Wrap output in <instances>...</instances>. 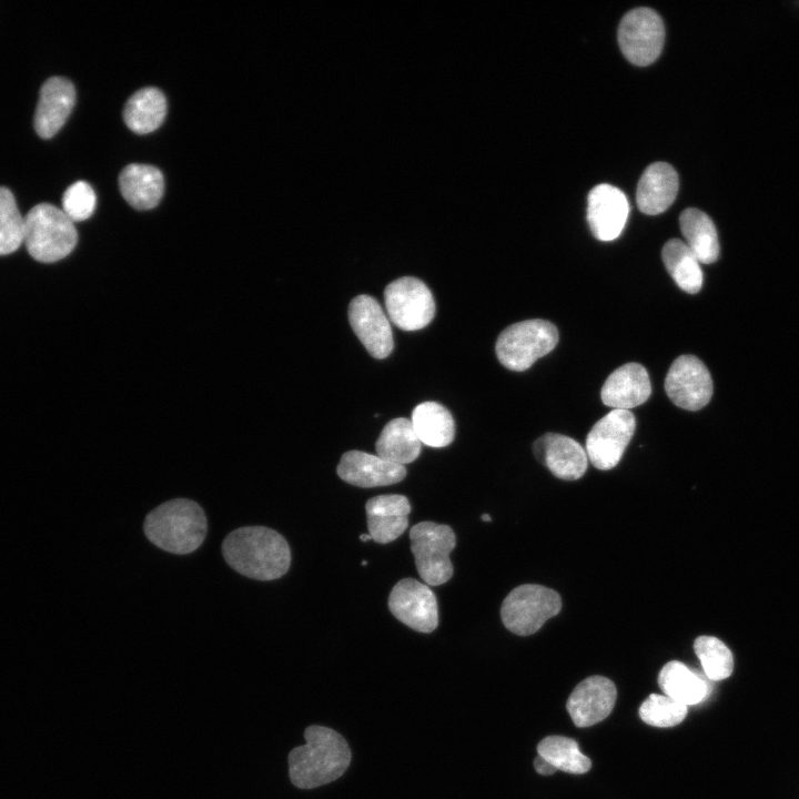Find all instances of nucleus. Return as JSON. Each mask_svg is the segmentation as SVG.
I'll return each instance as SVG.
<instances>
[{
	"mask_svg": "<svg viewBox=\"0 0 799 799\" xmlns=\"http://www.w3.org/2000/svg\"><path fill=\"white\" fill-rule=\"evenodd\" d=\"M704 672L714 681L728 678L734 669V658L729 648L718 638L699 636L694 643Z\"/></svg>",
	"mask_w": 799,
	"mask_h": 799,
	"instance_id": "obj_30",
	"label": "nucleus"
},
{
	"mask_svg": "<svg viewBox=\"0 0 799 799\" xmlns=\"http://www.w3.org/2000/svg\"><path fill=\"white\" fill-rule=\"evenodd\" d=\"M411 422L422 444L441 448L454 441V418L439 403L429 401L418 404L413 409Z\"/></svg>",
	"mask_w": 799,
	"mask_h": 799,
	"instance_id": "obj_25",
	"label": "nucleus"
},
{
	"mask_svg": "<svg viewBox=\"0 0 799 799\" xmlns=\"http://www.w3.org/2000/svg\"><path fill=\"white\" fill-rule=\"evenodd\" d=\"M119 184L123 198L138 210L154 208L164 190L161 171L148 164L127 165L120 173Z\"/></svg>",
	"mask_w": 799,
	"mask_h": 799,
	"instance_id": "obj_22",
	"label": "nucleus"
},
{
	"mask_svg": "<svg viewBox=\"0 0 799 799\" xmlns=\"http://www.w3.org/2000/svg\"><path fill=\"white\" fill-rule=\"evenodd\" d=\"M679 225L685 243L699 263L711 264L718 260L717 230L705 212L695 208L684 210L679 216Z\"/></svg>",
	"mask_w": 799,
	"mask_h": 799,
	"instance_id": "obj_24",
	"label": "nucleus"
},
{
	"mask_svg": "<svg viewBox=\"0 0 799 799\" xmlns=\"http://www.w3.org/2000/svg\"><path fill=\"white\" fill-rule=\"evenodd\" d=\"M388 608L400 621L419 633H432L438 626L437 601L433 590L414 578L401 579L393 587Z\"/></svg>",
	"mask_w": 799,
	"mask_h": 799,
	"instance_id": "obj_12",
	"label": "nucleus"
},
{
	"mask_svg": "<svg viewBox=\"0 0 799 799\" xmlns=\"http://www.w3.org/2000/svg\"><path fill=\"white\" fill-rule=\"evenodd\" d=\"M360 539H361L362 542H367V540L372 539V537H371L370 534H361V535H360Z\"/></svg>",
	"mask_w": 799,
	"mask_h": 799,
	"instance_id": "obj_35",
	"label": "nucleus"
},
{
	"mask_svg": "<svg viewBox=\"0 0 799 799\" xmlns=\"http://www.w3.org/2000/svg\"><path fill=\"white\" fill-rule=\"evenodd\" d=\"M24 218L13 194L0 186V255L14 252L23 242Z\"/></svg>",
	"mask_w": 799,
	"mask_h": 799,
	"instance_id": "obj_31",
	"label": "nucleus"
},
{
	"mask_svg": "<svg viewBox=\"0 0 799 799\" xmlns=\"http://www.w3.org/2000/svg\"><path fill=\"white\" fill-rule=\"evenodd\" d=\"M678 174L666 162H655L643 172L636 192L638 209L648 215L666 211L678 192Z\"/></svg>",
	"mask_w": 799,
	"mask_h": 799,
	"instance_id": "obj_21",
	"label": "nucleus"
},
{
	"mask_svg": "<svg viewBox=\"0 0 799 799\" xmlns=\"http://www.w3.org/2000/svg\"><path fill=\"white\" fill-rule=\"evenodd\" d=\"M663 262L675 283L685 292L696 294L702 286L704 275L698 260L679 239L667 241L661 251Z\"/></svg>",
	"mask_w": 799,
	"mask_h": 799,
	"instance_id": "obj_28",
	"label": "nucleus"
},
{
	"mask_svg": "<svg viewBox=\"0 0 799 799\" xmlns=\"http://www.w3.org/2000/svg\"><path fill=\"white\" fill-rule=\"evenodd\" d=\"M481 519L484 520V522H490V520H492V518H490V516H489L488 514H483V515L481 516Z\"/></svg>",
	"mask_w": 799,
	"mask_h": 799,
	"instance_id": "obj_36",
	"label": "nucleus"
},
{
	"mask_svg": "<svg viewBox=\"0 0 799 799\" xmlns=\"http://www.w3.org/2000/svg\"><path fill=\"white\" fill-rule=\"evenodd\" d=\"M636 428L634 414L627 409H611L601 417L586 437V454L600 471L615 467L623 457Z\"/></svg>",
	"mask_w": 799,
	"mask_h": 799,
	"instance_id": "obj_10",
	"label": "nucleus"
},
{
	"mask_svg": "<svg viewBox=\"0 0 799 799\" xmlns=\"http://www.w3.org/2000/svg\"><path fill=\"white\" fill-rule=\"evenodd\" d=\"M616 698L615 684L596 675L577 684L567 699L566 708L576 727H589L610 715Z\"/></svg>",
	"mask_w": 799,
	"mask_h": 799,
	"instance_id": "obj_14",
	"label": "nucleus"
},
{
	"mask_svg": "<svg viewBox=\"0 0 799 799\" xmlns=\"http://www.w3.org/2000/svg\"><path fill=\"white\" fill-rule=\"evenodd\" d=\"M537 752L557 770L568 773H585L591 767L590 759L579 751L577 741L569 737H545L537 745Z\"/></svg>",
	"mask_w": 799,
	"mask_h": 799,
	"instance_id": "obj_29",
	"label": "nucleus"
},
{
	"mask_svg": "<svg viewBox=\"0 0 799 799\" xmlns=\"http://www.w3.org/2000/svg\"><path fill=\"white\" fill-rule=\"evenodd\" d=\"M75 101L72 82L62 77H52L41 87L34 113V130L42 139L53 136L65 123Z\"/></svg>",
	"mask_w": 799,
	"mask_h": 799,
	"instance_id": "obj_18",
	"label": "nucleus"
},
{
	"mask_svg": "<svg viewBox=\"0 0 799 799\" xmlns=\"http://www.w3.org/2000/svg\"><path fill=\"white\" fill-rule=\"evenodd\" d=\"M143 530L156 547L172 554L185 555L202 545L208 522L198 503L188 498H174L146 515Z\"/></svg>",
	"mask_w": 799,
	"mask_h": 799,
	"instance_id": "obj_3",
	"label": "nucleus"
},
{
	"mask_svg": "<svg viewBox=\"0 0 799 799\" xmlns=\"http://www.w3.org/2000/svg\"><path fill=\"white\" fill-rule=\"evenodd\" d=\"M366 564H367V562H366V560H363V562H362V565H363V566H364V565H366Z\"/></svg>",
	"mask_w": 799,
	"mask_h": 799,
	"instance_id": "obj_37",
	"label": "nucleus"
},
{
	"mask_svg": "<svg viewBox=\"0 0 799 799\" xmlns=\"http://www.w3.org/2000/svg\"><path fill=\"white\" fill-rule=\"evenodd\" d=\"M658 685L666 696L686 706L701 702L710 690L698 672L678 660H671L661 668Z\"/></svg>",
	"mask_w": 799,
	"mask_h": 799,
	"instance_id": "obj_26",
	"label": "nucleus"
},
{
	"mask_svg": "<svg viewBox=\"0 0 799 799\" xmlns=\"http://www.w3.org/2000/svg\"><path fill=\"white\" fill-rule=\"evenodd\" d=\"M557 327L545 320H526L507 326L497 337L496 355L503 366L523 372L554 350Z\"/></svg>",
	"mask_w": 799,
	"mask_h": 799,
	"instance_id": "obj_5",
	"label": "nucleus"
},
{
	"mask_svg": "<svg viewBox=\"0 0 799 799\" xmlns=\"http://www.w3.org/2000/svg\"><path fill=\"white\" fill-rule=\"evenodd\" d=\"M78 240L73 222L59 208L40 203L24 216L23 242L30 255L42 263L65 257Z\"/></svg>",
	"mask_w": 799,
	"mask_h": 799,
	"instance_id": "obj_4",
	"label": "nucleus"
},
{
	"mask_svg": "<svg viewBox=\"0 0 799 799\" xmlns=\"http://www.w3.org/2000/svg\"><path fill=\"white\" fill-rule=\"evenodd\" d=\"M533 452L538 462L560 479H578L587 469L588 457L585 448L563 434H544L535 441Z\"/></svg>",
	"mask_w": 799,
	"mask_h": 799,
	"instance_id": "obj_17",
	"label": "nucleus"
},
{
	"mask_svg": "<svg viewBox=\"0 0 799 799\" xmlns=\"http://www.w3.org/2000/svg\"><path fill=\"white\" fill-rule=\"evenodd\" d=\"M665 40L664 22L650 8L628 11L618 28V43L625 58L635 65L653 63L660 54Z\"/></svg>",
	"mask_w": 799,
	"mask_h": 799,
	"instance_id": "obj_9",
	"label": "nucleus"
},
{
	"mask_svg": "<svg viewBox=\"0 0 799 799\" xmlns=\"http://www.w3.org/2000/svg\"><path fill=\"white\" fill-rule=\"evenodd\" d=\"M411 549L418 575L429 586L445 584L453 576L449 554L456 537L448 525L421 522L409 530Z\"/></svg>",
	"mask_w": 799,
	"mask_h": 799,
	"instance_id": "obj_6",
	"label": "nucleus"
},
{
	"mask_svg": "<svg viewBox=\"0 0 799 799\" xmlns=\"http://www.w3.org/2000/svg\"><path fill=\"white\" fill-rule=\"evenodd\" d=\"M336 473L351 485L371 488L402 482L406 476V468L376 454L348 451L342 455Z\"/></svg>",
	"mask_w": 799,
	"mask_h": 799,
	"instance_id": "obj_16",
	"label": "nucleus"
},
{
	"mask_svg": "<svg viewBox=\"0 0 799 799\" xmlns=\"http://www.w3.org/2000/svg\"><path fill=\"white\" fill-rule=\"evenodd\" d=\"M670 401L680 408L698 411L706 406L714 391L706 365L694 355H680L670 365L665 378Z\"/></svg>",
	"mask_w": 799,
	"mask_h": 799,
	"instance_id": "obj_11",
	"label": "nucleus"
},
{
	"mask_svg": "<svg viewBox=\"0 0 799 799\" xmlns=\"http://www.w3.org/2000/svg\"><path fill=\"white\" fill-rule=\"evenodd\" d=\"M166 114V100L156 88H143L136 91L125 103L123 120L128 128L145 134L158 129Z\"/></svg>",
	"mask_w": 799,
	"mask_h": 799,
	"instance_id": "obj_27",
	"label": "nucleus"
},
{
	"mask_svg": "<svg viewBox=\"0 0 799 799\" xmlns=\"http://www.w3.org/2000/svg\"><path fill=\"white\" fill-rule=\"evenodd\" d=\"M638 714L649 726L668 728L684 721L687 706L666 695L651 694L643 701Z\"/></svg>",
	"mask_w": 799,
	"mask_h": 799,
	"instance_id": "obj_32",
	"label": "nucleus"
},
{
	"mask_svg": "<svg viewBox=\"0 0 799 799\" xmlns=\"http://www.w3.org/2000/svg\"><path fill=\"white\" fill-rule=\"evenodd\" d=\"M384 301L391 321L403 331L427 326L435 315V301L428 286L419 279L403 276L384 290Z\"/></svg>",
	"mask_w": 799,
	"mask_h": 799,
	"instance_id": "obj_8",
	"label": "nucleus"
},
{
	"mask_svg": "<svg viewBox=\"0 0 799 799\" xmlns=\"http://www.w3.org/2000/svg\"><path fill=\"white\" fill-rule=\"evenodd\" d=\"M222 555L235 572L256 580L277 579L291 565L287 542L265 526H245L231 532L222 543Z\"/></svg>",
	"mask_w": 799,
	"mask_h": 799,
	"instance_id": "obj_1",
	"label": "nucleus"
},
{
	"mask_svg": "<svg viewBox=\"0 0 799 799\" xmlns=\"http://www.w3.org/2000/svg\"><path fill=\"white\" fill-rule=\"evenodd\" d=\"M651 393L647 370L639 363H627L615 370L601 387V401L614 409H627L645 403Z\"/></svg>",
	"mask_w": 799,
	"mask_h": 799,
	"instance_id": "obj_19",
	"label": "nucleus"
},
{
	"mask_svg": "<svg viewBox=\"0 0 799 799\" xmlns=\"http://www.w3.org/2000/svg\"><path fill=\"white\" fill-rule=\"evenodd\" d=\"M365 510L368 534L376 543L387 544L395 540L408 526L411 504L404 495L372 497L366 502Z\"/></svg>",
	"mask_w": 799,
	"mask_h": 799,
	"instance_id": "obj_20",
	"label": "nucleus"
},
{
	"mask_svg": "<svg viewBox=\"0 0 799 799\" xmlns=\"http://www.w3.org/2000/svg\"><path fill=\"white\" fill-rule=\"evenodd\" d=\"M421 448L422 442L411 419L405 417L390 421L375 444L377 456L403 466L414 462L419 456Z\"/></svg>",
	"mask_w": 799,
	"mask_h": 799,
	"instance_id": "obj_23",
	"label": "nucleus"
},
{
	"mask_svg": "<svg viewBox=\"0 0 799 799\" xmlns=\"http://www.w3.org/2000/svg\"><path fill=\"white\" fill-rule=\"evenodd\" d=\"M560 609L562 599L557 591L542 585L525 584L506 596L500 607V618L513 634L528 636Z\"/></svg>",
	"mask_w": 799,
	"mask_h": 799,
	"instance_id": "obj_7",
	"label": "nucleus"
},
{
	"mask_svg": "<svg viewBox=\"0 0 799 799\" xmlns=\"http://www.w3.org/2000/svg\"><path fill=\"white\" fill-rule=\"evenodd\" d=\"M95 193L85 181L71 184L62 196V211L72 222L89 219L95 210Z\"/></svg>",
	"mask_w": 799,
	"mask_h": 799,
	"instance_id": "obj_33",
	"label": "nucleus"
},
{
	"mask_svg": "<svg viewBox=\"0 0 799 799\" xmlns=\"http://www.w3.org/2000/svg\"><path fill=\"white\" fill-rule=\"evenodd\" d=\"M535 770L543 776H549L556 772V768L552 766L545 758L537 756L534 760Z\"/></svg>",
	"mask_w": 799,
	"mask_h": 799,
	"instance_id": "obj_34",
	"label": "nucleus"
},
{
	"mask_svg": "<svg viewBox=\"0 0 799 799\" xmlns=\"http://www.w3.org/2000/svg\"><path fill=\"white\" fill-rule=\"evenodd\" d=\"M305 744L287 757L291 782L300 789H313L340 778L352 760L342 735L332 728L312 725L304 730Z\"/></svg>",
	"mask_w": 799,
	"mask_h": 799,
	"instance_id": "obj_2",
	"label": "nucleus"
},
{
	"mask_svg": "<svg viewBox=\"0 0 799 799\" xmlns=\"http://www.w3.org/2000/svg\"><path fill=\"white\" fill-rule=\"evenodd\" d=\"M347 314L353 332L371 356L382 360L392 353L391 323L374 297L366 294L355 296L350 302Z\"/></svg>",
	"mask_w": 799,
	"mask_h": 799,
	"instance_id": "obj_13",
	"label": "nucleus"
},
{
	"mask_svg": "<svg viewBox=\"0 0 799 799\" xmlns=\"http://www.w3.org/2000/svg\"><path fill=\"white\" fill-rule=\"evenodd\" d=\"M629 204L626 195L610 184L593 188L587 199V221L599 241L617 239L627 221Z\"/></svg>",
	"mask_w": 799,
	"mask_h": 799,
	"instance_id": "obj_15",
	"label": "nucleus"
}]
</instances>
